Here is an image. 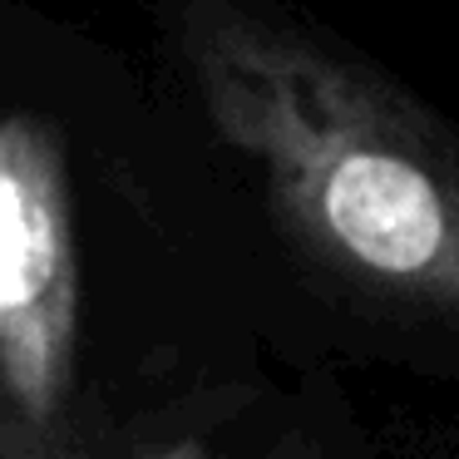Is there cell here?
Listing matches in <instances>:
<instances>
[{
	"instance_id": "cell-1",
	"label": "cell",
	"mask_w": 459,
	"mask_h": 459,
	"mask_svg": "<svg viewBox=\"0 0 459 459\" xmlns=\"http://www.w3.org/2000/svg\"><path fill=\"white\" fill-rule=\"evenodd\" d=\"M212 129L287 228L370 291L459 316V143L435 114L297 25L198 0L178 25Z\"/></svg>"
},
{
	"instance_id": "cell-2",
	"label": "cell",
	"mask_w": 459,
	"mask_h": 459,
	"mask_svg": "<svg viewBox=\"0 0 459 459\" xmlns=\"http://www.w3.org/2000/svg\"><path fill=\"white\" fill-rule=\"evenodd\" d=\"M80 336V252L55 124L0 119V390L40 449L60 439Z\"/></svg>"
},
{
	"instance_id": "cell-3",
	"label": "cell",
	"mask_w": 459,
	"mask_h": 459,
	"mask_svg": "<svg viewBox=\"0 0 459 459\" xmlns=\"http://www.w3.org/2000/svg\"><path fill=\"white\" fill-rule=\"evenodd\" d=\"M159 459H203V455H198V445H178V449H163Z\"/></svg>"
}]
</instances>
